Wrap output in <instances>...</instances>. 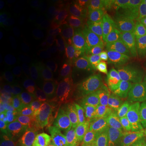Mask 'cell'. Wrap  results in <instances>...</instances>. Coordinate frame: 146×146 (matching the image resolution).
Returning a JSON list of instances; mask_svg holds the SVG:
<instances>
[{
  "mask_svg": "<svg viewBox=\"0 0 146 146\" xmlns=\"http://www.w3.org/2000/svg\"><path fill=\"white\" fill-rule=\"evenodd\" d=\"M1 116H3V110L1 109ZM3 120H4V118H3ZM3 119H1V125H3Z\"/></svg>",
  "mask_w": 146,
  "mask_h": 146,
  "instance_id": "74e56055",
  "label": "cell"
},
{
  "mask_svg": "<svg viewBox=\"0 0 146 146\" xmlns=\"http://www.w3.org/2000/svg\"><path fill=\"white\" fill-rule=\"evenodd\" d=\"M8 121L11 127L19 131L29 130L33 124V119L31 114L21 107L11 110L8 116Z\"/></svg>",
  "mask_w": 146,
  "mask_h": 146,
  "instance_id": "5b68a950",
  "label": "cell"
},
{
  "mask_svg": "<svg viewBox=\"0 0 146 146\" xmlns=\"http://www.w3.org/2000/svg\"><path fill=\"white\" fill-rule=\"evenodd\" d=\"M65 71L73 79H79L87 75L89 68L87 64L78 57L68 58L64 63Z\"/></svg>",
  "mask_w": 146,
  "mask_h": 146,
  "instance_id": "ba28073f",
  "label": "cell"
},
{
  "mask_svg": "<svg viewBox=\"0 0 146 146\" xmlns=\"http://www.w3.org/2000/svg\"><path fill=\"white\" fill-rule=\"evenodd\" d=\"M76 28L72 25H68L62 27L58 31L56 36V41L58 43H65L69 40L72 39L75 36Z\"/></svg>",
  "mask_w": 146,
  "mask_h": 146,
  "instance_id": "484cf974",
  "label": "cell"
},
{
  "mask_svg": "<svg viewBox=\"0 0 146 146\" xmlns=\"http://www.w3.org/2000/svg\"><path fill=\"white\" fill-rule=\"evenodd\" d=\"M76 110L80 115L87 118H96L102 115V107L98 105L94 100L80 101L76 105Z\"/></svg>",
  "mask_w": 146,
  "mask_h": 146,
  "instance_id": "30bf717a",
  "label": "cell"
},
{
  "mask_svg": "<svg viewBox=\"0 0 146 146\" xmlns=\"http://www.w3.org/2000/svg\"><path fill=\"white\" fill-rule=\"evenodd\" d=\"M25 63H26L28 68L32 73L35 75L40 73L42 70V64L40 62V59L36 54H34L33 53H30L27 54L25 57Z\"/></svg>",
  "mask_w": 146,
  "mask_h": 146,
  "instance_id": "83f0119b",
  "label": "cell"
},
{
  "mask_svg": "<svg viewBox=\"0 0 146 146\" xmlns=\"http://www.w3.org/2000/svg\"><path fill=\"white\" fill-rule=\"evenodd\" d=\"M131 93L130 108L132 115L136 119V123L145 127L146 125V91L131 86Z\"/></svg>",
  "mask_w": 146,
  "mask_h": 146,
  "instance_id": "3957f363",
  "label": "cell"
},
{
  "mask_svg": "<svg viewBox=\"0 0 146 146\" xmlns=\"http://www.w3.org/2000/svg\"><path fill=\"white\" fill-rule=\"evenodd\" d=\"M122 64H123V57L121 54H118L113 57L106 58H100L96 63V67L98 70L100 71H103L108 73H113L119 69L120 70Z\"/></svg>",
  "mask_w": 146,
  "mask_h": 146,
  "instance_id": "7c38bea8",
  "label": "cell"
},
{
  "mask_svg": "<svg viewBox=\"0 0 146 146\" xmlns=\"http://www.w3.org/2000/svg\"><path fill=\"white\" fill-rule=\"evenodd\" d=\"M137 25L141 30L146 31V5L142 7L140 10L137 11Z\"/></svg>",
  "mask_w": 146,
  "mask_h": 146,
  "instance_id": "4dcf8cb0",
  "label": "cell"
},
{
  "mask_svg": "<svg viewBox=\"0 0 146 146\" xmlns=\"http://www.w3.org/2000/svg\"><path fill=\"white\" fill-rule=\"evenodd\" d=\"M7 68L3 63H0V79H3L6 75Z\"/></svg>",
  "mask_w": 146,
  "mask_h": 146,
  "instance_id": "836d02e7",
  "label": "cell"
},
{
  "mask_svg": "<svg viewBox=\"0 0 146 146\" xmlns=\"http://www.w3.org/2000/svg\"><path fill=\"white\" fill-rule=\"evenodd\" d=\"M90 32L80 30L73 36L71 42V50L75 54L80 51L90 40Z\"/></svg>",
  "mask_w": 146,
  "mask_h": 146,
  "instance_id": "ffe728a7",
  "label": "cell"
},
{
  "mask_svg": "<svg viewBox=\"0 0 146 146\" xmlns=\"http://www.w3.org/2000/svg\"><path fill=\"white\" fill-rule=\"evenodd\" d=\"M42 97L44 101L49 105H55L59 102L58 92L50 84H46L42 88Z\"/></svg>",
  "mask_w": 146,
  "mask_h": 146,
  "instance_id": "d4e9b609",
  "label": "cell"
},
{
  "mask_svg": "<svg viewBox=\"0 0 146 146\" xmlns=\"http://www.w3.org/2000/svg\"><path fill=\"white\" fill-rule=\"evenodd\" d=\"M112 76H113L112 73H108L103 71L97 70L93 74L90 82L94 84L97 93L102 94L105 91H106V88L108 87L109 84H110Z\"/></svg>",
  "mask_w": 146,
  "mask_h": 146,
  "instance_id": "5bb4252c",
  "label": "cell"
},
{
  "mask_svg": "<svg viewBox=\"0 0 146 146\" xmlns=\"http://www.w3.org/2000/svg\"><path fill=\"white\" fill-rule=\"evenodd\" d=\"M19 30L11 24L2 25L0 28V47H3L11 42L16 36Z\"/></svg>",
  "mask_w": 146,
  "mask_h": 146,
  "instance_id": "ac0fdd59",
  "label": "cell"
},
{
  "mask_svg": "<svg viewBox=\"0 0 146 146\" xmlns=\"http://www.w3.org/2000/svg\"><path fill=\"white\" fill-rule=\"evenodd\" d=\"M46 143L43 133L33 131L26 136L24 141L25 146H44Z\"/></svg>",
  "mask_w": 146,
  "mask_h": 146,
  "instance_id": "4316f807",
  "label": "cell"
},
{
  "mask_svg": "<svg viewBox=\"0 0 146 146\" xmlns=\"http://www.w3.org/2000/svg\"><path fill=\"white\" fill-rule=\"evenodd\" d=\"M79 5L80 3L76 0H65L60 3V10L64 16L75 20Z\"/></svg>",
  "mask_w": 146,
  "mask_h": 146,
  "instance_id": "603a6c76",
  "label": "cell"
},
{
  "mask_svg": "<svg viewBox=\"0 0 146 146\" xmlns=\"http://www.w3.org/2000/svg\"><path fill=\"white\" fill-rule=\"evenodd\" d=\"M145 129L141 126H129L127 127L119 142V146H143Z\"/></svg>",
  "mask_w": 146,
  "mask_h": 146,
  "instance_id": "8992f818",
  "label": "cell"
},
{
  "mask_svg": "<svg viewBox=\"0 0 146 146\" xmlns=\"http://www.w3.org/2000/svg\"><path fill=\"white\" fill-rule=\"evenodd\" d=\"M136 15L137 11L134 14L126 15L117 29L112 32L107 38L121 46L123 49L129 46L131 43V40L135 35L138 28Z\"/></svg>",
  "mask_w": 146,
  "mask_h": 146,
  "instance_id": "7a4b0ae2",
  "label": "cell"
},
{
  "mask_svg": "<svg viewBox=\"0 0 146 146\" xmlns=\"http://www.w3.org/2000/svg\"><path fill=\"white\" fill-rule=\"evenodd\" d=\"M79 146H106L103 142L94 136L92 131L83 124L75 125Z\"/></svg>",
  "mask_w": 146,
  "mask_h": 146,
  "instance_id": "9c48e42d",
  "label": "cell"
},
{
  "mask_svg": "<svg viewBox=\"0 0 146 146\" xmlns=\"http://www.w3.org/2000/svg\"><path fill=\"white\" fill-rule=\"evenodd\" d=\"M91 131L100 141L105 145H110L115 136V128L110 123L104 120L94 122L91 127Z\"/></svg>",
  "mask_w": 146,
  "mask_h": 146,
  "instance_id": "52a82bcc",
  "label": "cell"
},
{
  "mask_svg": "<svg viewBox=\"0 0 146 146\" xmlns=\"http://www.w3.org/2000/svg\"><path fill=\"white\" fill-rule=\"evenodd\" d=\"M30 45L29 39L26 36L18 35L7 45L1 48V51L7 54H18L27 50Z\"/></svg>",
  "mask_w": 146,
  "mask_h": 146,
  "instance_id": "8fae6325",
  "label": "cell"
},
{
  "mask_svg": "<svg viewBox=\"0 0 146 146\" xmlns=\"http://www.w3.org/2000/svg\"><path fill=\"white\" fill-rule=\"evenodd\" d=\"M50 39H51V34L50 30L48 29L43 30L40 33L36 40V46L39 48V50H46L50 45Z\"/></svg>",
  "mask_w": 146,
  "mask_h": 146,
  "instance_id": "f1b7e54d",
  "label": "cell"
},
{
  "mask_svg": "<svg viewBox=\"0 0 146 146\" xmlns=\"http://www.w3.org/2000/svg\"><path fill=\"white\" fill-rule=\"evenodd\" d=\"M144 82H145V89L146 91V73L144 76Z\"/></svg>",
  "mask_w": 146,
  "mask_h": 146,
  "instance_id": "8d00e7d4",
  "label": "cell"
},
{
  "mask_svg": "<svg viewBox=\"0 0 146 146\" xmlns=\"http://www.w3.org/2000/svg\"><path fill=\"white\" fill-rule=\"evenodd\" d=\"M60 146H79L75 126H64L60 133Z\"/></svg>",
  "mask_w": 146,
  "mask_h": 146,
  "instance_id": "9a60e30c",
  "label": "cell"
},
{
  "mask_svg": "<svg viewBox=\"0 0 146 146\" xmlns=\"http://www.w3.org/2000/svg\"><path fill=\"white\" fill-rule=\"evenodd\" d=\"M8 11H9L8 3L4 0H1V2H0V19L1 20L5 18Z\"/></svg>",
  "mask_w": 146,
  "mask_h": 146,
  "instance_id": "1f68e13d",
  "label": "cell"
},
{
  "mask_svg": "<svg viewBox=\"0 0 146 146\" xmlns=\"http://www.w3.org/2000/svg\"><path fill=\"white\" fill-rule=\"evenodd\" d=\"M16 3V4L17 6H25V5H28L29 4V1H26V2H25V1H16L15 2Z\"/></svg>",
  "mask_w": 146,
  "mask_h": 146,
  "instance_id": "d590c367",
  "label": "cell"
},
{
  "mask_svg": "<svg viewBox=\"0 0 146 146\" xmlns=\"http://www.w3.org/2000/svg\"><path fill=\"white\" fill-rule=\"evenodd\" d=\"M82 92L85 94H92L97 93L96 89L94 88V84L91 82H88L86 83L83 87H82Z\"/></svg>",
  "mask_w": 146,
  "mask_h": 146,
  "instance_id": "d6a6232c",
  "label": "cell"
},
{
  "mask_svg": "<svg viewBox=\"0 0 146 146\" xmlns=\"http://www.w3.org/2000/svg\"><path fill=\"white\" fill-rule=\"evenodd\" d=\"M94 19V11L93 7L88 3H80L75 20L80 24L87 25Z\"/></svg>",
  "mask_w": 146,
  "mask_h": 146,
  "instance_id": "2e32d148",
  "label": "cell"
},
{
  "mask_svg": "<svg viewBox=\"0 0 146 146\" xmlns=\"http://www.w3.org/2000/svg\"><path fill=\"white\" fill-rule=\"evenodd\" d=\"M123 48L116 44L115 42H112L108 38H106L105 41L102 42L101 46V51H100V58H110L120 54L123 51Z\"/></svg>",
  "mask_w": 146,
  "mask_h": 146,
  "instance_id": "e0dca14e",
  "label": "cell"
},
{
  "mask_svg": "<svg viewBox=\"0 0 146 146\" xmlns=\"http://www.w3.org/2000/svg\"><path fill=\"white\" fill-rule=\"evenodd\" d=\"M93 100L102 107H108L116 101L115 94L112 90H107L98 95H96Z\"/></svg>",
  "mask_w": 146,
  "mask_h": 146,
  "instance_id": "cb8c5ba5",
  "label": "cell"
},
{
  "mask_svg": "<svg viewBox=\"0 0 146 146\" xmlns=\"http://www.w3.org/2000/svg\"><path fill=\"white\" fill-rule=\"evenodd\" d=\"M110 84L119 106H124L131 98V84L121 72L112 76Z\"/></svg>",
  "mask_w": 146,
  "mask_h": 146,
  "instance_id": "277c9868",
  "label": "cell"
},
{
  "mask_svg": "<svg viewBox=\"0 0 146 146\" xmlns=\"http://www.w3.org/2000/svg\"><path fill=\"white\" fill-rule=\"evenodd\" d=\"M102 42L95 39H90L84 46L76 54L84 58H92L100 54Z\"/></svg>",
  "mask_w": 146,
  "mask_h": 146,
  "instance_id": "d6986e66",
  "label": "cell"
},
{
  "mask_svg": "<svg viewBox=\"0 0 146 146\" xmlns=\"http://www.w3.org/2000/svg\"><path fill=\"white\" fill-rule=\"evenodd\" d=\"M18 80L25 96L29 98H32L34 94V89L33 86V82L30 76L26 73L21 72L18 75Z\"/></svg>",
  "mask_w": 146,
  "mask_h": 146,
  "instance_id": "7402d4cb",
  "label": "cell"
},
{
  "mask_svg": "<svg viewBox=\"0 0 146 146\" xmlns=\"http://www.w3.org/2000/svg\"><path fill=\"white\" fill-rule=\"evenodd\" d=\"M37 117L43 123L50 127L60 126L63 122V116L58 112L53 110L45 109V108L40 109L37 112Z\"/></svg>",
  "mask_w": 146,
  "mask_h": 146,
  "instance_id": "4fadbf2b",
  "label": "cell"
},
{
  "mask_svg": "<svg viewBox=\"0 0 146 146\" xmlns=\"http://www.w3.org/2000/svg\"><path fill=\"white\" fill-rule=\"evenodd\" d=\"M133 44L134 46H136V49L141 50L146 55V31L140 29L135 36Z\"/></svg>",
  "mask_w": 146,
  "mask_h": 146,
  "instance_id": "f546056e",
  "label": "cell"
},
{
  "mask_svg": "<svg viewBox=\"0 0 146 146\" xmlns=\"http://www.w3.org/2000/svg\"><path fill=\"white\" fill-rule=\"evenodd\" d=\"M43 136L47 146H60V134L54 127H45Z\"/></svg>",
  "mask_w": 146,
  "mask_h": 146,
  "instance_id": "44dd1931",
  "label": "cell"
},
{
  "mask_svg": "<svg viewBox=\"0 0 146 146\" xmlns=\"http://www.w3.org/2000/svg\"><path fill=\"white\" fill-rule=\"evenodd\" d=\"M120 54L123 57V64L119 71L130 83L144 77L146 73V55L144 53L136 49L131 42Z\"/></svg>",
  "mask_w": 146,
  "mask_h": 146,
  "instance_id": "6da1fadb",
  "label": "cell"
},
{
  "mask_svg": "<svg viewBox=\"0 0 146 146\" xmlns=\"http://www.w3.org/2000/svg\"><path fill=\"white\" fill-rule=\"evenodd\" d=\"M7 146H25L24 144H22L21 141H11L9 142Z\"/></svg>",
  "mask_w": 146,
  "mask_h": 146,
  "instance_id": "e575fe53",
  "label": "cell"
}]
</instances>
